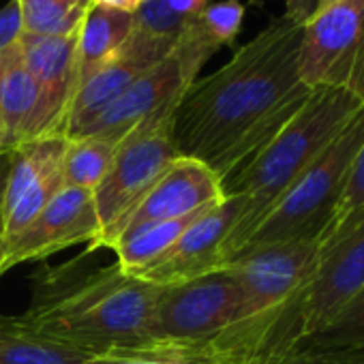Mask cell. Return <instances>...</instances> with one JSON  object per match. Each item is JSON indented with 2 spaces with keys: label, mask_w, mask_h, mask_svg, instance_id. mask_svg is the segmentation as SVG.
Wrapping results in <instances>:
<instances>
[{
  "label": "cell",
  "mask_w": 364,
  "mask_h": 364,
  "mask_svg": "<svg viewBox=\"0 0 364 364\" xmlns=\"http://www.w3.org/2000/svg\"><path fill=\"white\" fill-rule=\"evenodd\" d=\"M135 14L90 5L77 33V88L129 39Z\"/></svg>",
  "instance_id": "cell-16"
},
{
  "label": "cell",
  "mask_w": 364,
  "mask_h": 364,
  "mask_svg": "<svg viewBox=\"0 0 364 364\" xmlns=\"http://www.w3.org/2000/svg\"><path fill=\"white\" fill-rule=\"evenodd\" d=\"M221 200V178L198 159L178 156L152 187V191L118 225L112 247L116 240L141 225L191 217L213 208Z\"/></svg>",
  "instance_id": "cell-14"
},
{
  "label": "cell",
  "mask_w": 364,
  "mask_h": 364,
  "mask_svg": "<svg viewBox=\"0 0 364 364\" xmlns=\"http://www.w3.org/2000/svg\"><path fill=\"white\" fill-rule=\"evenodd\" d=\"M90 0H24V33L67 37L80 33Z\"/></svg>",
  "instance_id": "cell-20"
},
{
  "label": "cell",
  "mask_w": 364,
  "mask_h": 364,
  "mask_svg": "<svg viewBox=\"0 0 364 364\" xmlns=\"http://www.w3.org/2000/svg\"><path fill=\"white\" fill-rule=\"evenodd\" d=\"M362 107L364 103L345 90L313 88L296 116L253 159L221 178L223 198L245 200L238 223L223 247V266L242 249L270 208Z\"/></svg>",
  "instance_id": "cell-3"
},
{
  "label": "cell",
  "mask_w": 364,
  "mask_h": 364,
  "mask_svg": "<svg viewBox=\"0 0 364 364\" xmlns=\"http://www.w3.org/2000/svg\"><path fill=\"white\" fill-rule=\"evenodd\" d=\"M173 112L156 114L131 129L118 144L112 167L92 191L101 234L88 249H109L118 225L152 191L171 163L182 156L171 135Z\"/></svg>",
  "instance_id": "cell-5"
},
{
  "label": "cell",
  "mask_w": 364,
  "mask_h": 364,
  "mask_svg": "<svg viewBox=\"0 0 364 364\" xmlns=\"http://www.w3.org/2000/svg\"><path fill=\"white\" fill-rule=\"evenodd\" d=\"M39 88L24 65L20 46L0 52V139L7 150L31 139Z\"/></svg>",
  "instance_id": "cell-15"
},
{
  "label": "cell",
  "mask_w": 364,
  "mask_h": 364,
  "mask_svg": "<svg viewBox=\"0 0 364 364\" xmlns=\"http://www.w3.org/2000/svg\"><path fill=\"white\" fill-rule=\"evenodd\" d=\"M247 7L240 0H221V3H210L198 18L206 33L223 48L232 46L242 28Z\"/></svg>",
  "instance_id": "cell-22"
},
{
  "label": "cell",
  "mask_w": 364,
  "mask_h": 364,
  "mask_svg": "<svg viewBox=\"0 0 364 364\" xmlns=\"http://www.w3.org/2000/svg\"><path fill=\"white\" fill-rule=\"evenodd\" d=\"M364 141V107L330 141V146L300 173L287 193L270 208L242 249L245 255L270 245L317 240L330 225L345 191L353 159ZM232 257V259H234Z\"/></svg>",
  "instance_id": "cell-4"
},
{
  "label": "cell",
  "mask_w": 364,
  "mask_h": 364,
  "mask_svg": "<svg viewBox=\"0 0 364 364\" xmlns=\"http://www.w3.org/2000/svg\"><path fill=\"white\" fill-rule=\"evenodd\" d=\"M90 5L107 7V9H118L124 14H135L141 5V0H90Z\"/></svg>",
  "instance_id": "cell-27"
},
{
  "label": "cell",
  "mask_w": 364,
  "mask_h": 364,
  "mask_svg": "<svg viewBox=\"0 0 364 364\" xmlns=\"http://www.w3.org/2000/svg\"><path fill=\"white\" fill-rule=\"evenodd\" d=\"M317 249V240H294L230 259L223 268L240 287V321L281 304L291 291H296L313 270Z\"/></svg>",
  "instance_id": "cell-11"
},
{
  "label": "cell",
  "mask_w": 364,
  "mask_h": 364,
  "mask_svg": "<svg viewBox=\"0 0 364 364\" xmlns=\"http://www.w3.org/2000/svg\"><path fill=\"white\" fill-rule=\"evenodd\" d=\"M302 347L364 349V287L326 330L315 334Z\"/></svg>",
  "instance_id": "cell-21"
},
{
  "label": "cell",
  "mask_w": 364,
  "mask_h": 364,
  "mask_svg": "<svg viewBox=\"0 0 364 364\" xmlns=\"http://www.w3.org/2000/svg\"><path fill=\"white\" fill-rule=\"evenodd\" d=\"M362 206H364V141H362V146H360V150H358V154L353 159L345 191L341 196V202H338V206L334 210V217H332L330 225L326 228V232L336 228L341 221H345L349 215H353Z\"/></svg>",
  "instance_id": "cell-23"
},
{
  "label": "cell",
  "mask_w": 364,
  "mask_h": 364,
  "mask_svg": "<svg viewBox=\"0 0 364 364\" xmlns=\"http://www.w3.org/2000/svg\"><path fill=\"white\" fill-rule=\"evenodd\" d=\"M0 150H7V148L3 146V139H0Z\"/></svg>",
  "instance_id": "cell-32"
},
{
  "label": "cell",
  "mask_w": 364,
  "mask_h": 364,
  "mask_svg": "<svg viewBox=\"0 0 364 364\" xmlns=\"http://www.w3.org/2000/svg\"><path fill=\"white\" fill-rule=\"evenodd\" d=\"M315 7H317V0H285V16L298 22H306L315 14Z\"/></svg>",
  "instance_id": "cell-26"
},
{
  "label": "cell",
  "mask_w": 364,
  "mask_h": 364,
  "mask_svg": "<svg viewBox=\"0 0 364 364\" xmlns=\"http://www.w3.org/2000/svg\"><path fill=\"white\" fill-rule=\"evenodd\" d=\"M20 3H24V0H20Z\"/></svg>",
  "instance_id": "cell-34"
},
{
  "label": "cell",
  "mask_w": 364,
  "mask_h": 364,
  "mask_svg": "<svg viewBox=\"0 0 364 364\" xmlns=\"http://www.w3.org/2000/svg\"><path fill=\"white\" fill-rule=\"evenodd\" d=\"M18 46L39 88L31 139L63 135L71 101L77 92V33L67 37L24 33Z\"/></svg>",
  "instance_id": "cell-13"
},
{
  "label": "cell",
  "mask_w": 364,
  "mask_h": 364,
  "mask_svg": "<svg viewBox=\"0 0 364 364\" xmlns=\"http://www.w3.org/2000/svg\"><path fill=\"white\" fill-rule=\"evenodd\" d=\"M11 167V150H0V204H3V193L7 185V176Z\"/></svg>",
  "instance_id": "cell-29"
},
{
  "label": "cell",
  "mask_w": 364,
  "mask_h": 364,
  "mask_svg": "<svg viewBox=\"0 0 364 364\" xmlns=\"http://www.w3.org/2000/svg\"><path fill=\"white\" fill-rule=\"evenodd\" d=\"M161 287L124 272L118 262L80 268V259L35 274L28 311L35 330L95 358L148 341Z\"/></svg>",
  "instance_id": "cell-2"
},
{
  "label": "cell",
  "mask_w": 364,
  "mask_h": 364,
  "mask_svg": "<svg viewBox=\"0 0 364 364\" xmlns=\"http://www.w3.org/2000/svg\"><path fill=\"white\" fill-rule=\"evenodd\" d=\"M92 358L41 334L22 315H0V364H88Z\"/></svg>",
  "instance_id": "cell-17"
},
{
  "label": "cell",
  "mask_w": 364,
  "mask_h": 364,
  "mask_svg": "<svg viewBox=\"0 0 364 364\" xmlns=\"http://www.w3.org/2000/svg\"><path fill=\"white\" fill-rule=\"evenodd\" d=\"M300 77L309 88H338L364 103V0H338L304 22Z\"/></svg>",
  "instance_id": "cell-6"
},
{
  "label": "cell",
  "mask_w": 364,
  "mask_h": 364,
  "mask_svg": "<svg viewBox=\"0 0 364 364\" xmlns=\"http://www.w3.org/2000/svg\"><path fill=\"white\" fill-rule=\"evenodd\" d=\"M88 364H165V362L144 360V358H129V355H103V358H92Z\"/></svg>",
  "instance_id": "cell-28"
},
{
  "label": "cell",
  "mask_w": 364,
  "mask_h": 364,
  "mask_svg": "<svg viewBox=\"0 0 364 364\" xmlns=\"http://www.w3.org/2000/svg\"><path fill=\"white\" fill-rule=\"evenodd\" d=\"M114 154L116 144L107 139L95 135L69 137L63 154V185L69 189L95 191L112 167Z\"/></svg>",
  "instance_id": "cell-19"
},
{
  "label": "cell",
  "mask_w": 364,
  "mask_h": 364,
  "mask_svg": "<svg viewBox=\"0 0 364 364\" xmlns=\"http://www.w3.org/2000/svg\"><path fill=\"white\" fill-rule=\"evenodd\" d=\"M24 35V16L20 0H9L0 9V52L16 46Z\"/></svg>",
  "instance_id": "cell-24"
},
{
  "label": "cell",
  "mask_w": 364,
  "mask_h": 364,
  "mask_svg": "<svg viewBox=\"0 0 364 364\" xmlns=\"http://www.w3.org/2000/svg\"><path fill=\"white\" fill-rule=\"evenodd\" d=\"M3 255H5V240H3V236H0V262H3ZM3 277V274H0Z\"/></svg>",
  "instance_id": "cell-31"
},
{
  "label": "cell",
  "mask_w": 364,
  "mask_h": 364,
  "mask_svg": "<svg viewBox=\"0 0 364 364\" xmlns=\"http://www.w3.org/2000/svg\"><path fill=\"white\" fill-rule=\"evenodd\" d=\"M242 208V198H223L219 204L198 217L163 255L133 272V277L159 287H167L221 270L225 240L236 228Z\"/></svg>",
  "instance_id": "cell-12"
},
{
  "label": "cell",
  "mask_w": 364,
  "mask_h": 364,
  "mask_svg": "<svg viewBox=\"0 0 364 364\" xmlns=\"http://www.w3.org/2000/svg\"><path fill=\"white\" fill-rule=\"evenodd\" d=\"M67 137L52 135L18 144L0 204V236L24 230L63 189V154Z\"/></svg>",
  "instance_id": "cell-9"
},
{
  "label": "cell",
  "mask_w": 364,
  "mask_h": 364,
  "mask_svg": "<svg viewBox=\"0 0 364 364\" xmlns=\"http://www.w3.org/2000/svg\"><path fill=\"white\" fill-rule=\"evenodd\" d=\"M173 46V39L152 37L133 26L122 48L77 88L63 135L67 139L82 135L127 88H131L146 71L167 58Z\"/></svg>",
  "instance_id": "cell-10"
},
{
  "label": "cell",
  "mask_w": 364,
  "mask_h": 364,
  "mask_svg": "<svg viewBox=\"0 0 364 364\" xmlns=\"http://www.w3.org/2000/svg\"><path fill=\"white\" fill-rule=\"evenodd\" d=\"M156 3L171 16L191 22L193 18H198L208 5L210 0H156Z\"/></svg>",
  "instance_id": "cell-25"
},
{
  "label": "cell",
  "mask_w": 364,
  "mask_h": 364,
  "mask_svg": "<svg viewBox=\"0 0 364 364\" xmlns=\"http://www.w3.org/2000/svg\"><path fill=\"white\" fill-rule=\"evenodd\" d=\"M338 0H317V7H315V11H323V9H328V7H332V5H336Z\"/></svg>",
  "instance_id": "cell-30"
},
{
  "label": "cell",
  "mask_w": 364,
  "mask_h": 364,
  "mask_svg": "<svg viewBox=\"0 0 364 364\" xmlns=\"http://www.w3.org/2000/svg\"><path fill=\"white\" fill-rule=\"evenodd\" d=\"M242 296L234 277L221 268L204 277L161 287L148 341H198L240 321Z\"/></svg>",
  "instance_id": "cell-7"
},
{
  "label": "cell",
  "mask_w": 364,
  "mask_h": 364,
  "mask_svg": "<svg viewBox=\"0 0 364 364\" xmlns=\"http://www.w3.org/2000/svg\"><path fill=\"white\" fill-rule=\"evenodd\" d=\"M204 213H198V215H191V217H182V219H173V221L148 223V225H141V228L133 230L131 234L122 236L112 247V251L118 257L116 259L118 266L129 274L141 270L144 266L154 262L159 255H163L182 234H185V230L198 217H202Z\"/></svg>",
  "instance_id": "cell-18"
},
{
  "label": "cell",
  "mask_w": 364,
  "mask_h": 364,
  "mask_svg": "<svg viewBox=\"0 0 364 364\" xmlns=\"http://www.w3.org/2000/svg\"><path fill=\"white\" fill-rule=\"evenodd\" d=\"M101 225L92 191L65 187L24 230L5 240L0 274L28 262H43L50 255L86 242L88 249L99 240Z\"/></svg>",
  "instance_id": "cell-8"
},
{
  "label": "cell",
  "mask_w": 364,
  "mask_h": 364,
  "mask_svg": "<svg viewBox=\"0 0 364 364\" xmlns=\"http://www.w3.org/2000/svg\"><path fill=\"white\" fill-rule=\"evenodd\" d=\"M302 31L304 22L283 14L230 63L187 88L171 120L182 156L225 178L296 116L313 92L300 77Z\"/></svg>",
  "instance_id": "cell-1"
},
{
  "label": "cell",
  "mask_w": 364,
  "mask_h": 364,
  "mask_svg": "<svg viewBox=\"0 0 364 364\" xmlns=\"http://www.w3.org/2000/svg\"><path fill=\"white\" fill-rule=\"evenodd\" d=\"M141 3H148V0H141Z\"/></svg>",
  "instance_id": "cell-33"
}]
</instances>
